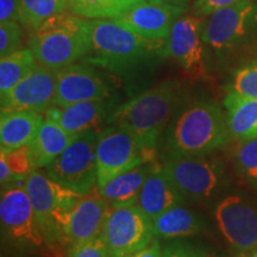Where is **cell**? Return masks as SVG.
<instances>
[{"label":"cell","instance_id":"1","mask_svg":"<svg viewBox=\"0 0 257 257\" xmlns=\"http://www.w3.org/2000/svg\"><path fill=\"white\" fill-rule=\"evenodd\" d=\"M184 96L181 82L163 80L118 106L108 121L133 135L142 146L155 150L157 140L172 123Z\"/></svg>","mask_w":257,"mask_h":257},{"label":"cell","instance_id":"2","mask_svg":"<svg viewBox=\"0 0 257 257\" xmlns=\"http://www.w3.org/2000/svg\"><path fill=\"white\" fill-rule=\"evenodd\" d=\"M88 35L89 49L83 61L114 72L167 57V40L144 37L115 19H88Z\"/></svg>","mask_w":257,"mask_h":257},{"label":"cell","instance_id":"3","mask_svg":"<svg viewBox=\"0 0 257 257\" xmlns=\"http://www.w3.org/2000/svg\"><path fill=\"white\" fill-rule=\"evenodd\" d=\"M231 136L226 114L214 101L198 99L185 106L169 125L170 156H201L217 152Z\"/></svg>","mask_w":257,"mask_h":257},{"label":"cell","instance_id":"4","mask_svg":"<svg viewBox=\"0 0 257 257\" xmlns=\"http://www.w3.org/2000/svg\"><path fill=\"white\" fill-rule=\"evenodd\" d=\"M28 48L41 66L61 70L88 54V19L61 12L31 31Z\"/></svg>","mask_w":257,"mask_h":257},{"label":"cell","instance_id":"5","mask_svg":"<svg viewBox=\"0 0 257 257\" xmlns=\"http://www.w3.org/2000/svg\"><path fill=\"white\" fill-rule=\"evenodd\" d=\"M24 185L49 249H64L70 213L83 194L64 187L38 169L32 170Z\"/></svg>","mask_w":257,"mask_h":257},{"label":"cell","instance_id":"6","mask_svg":"<svg viewBox=\"0 0 257 257\" xmlns=\"http://www.w3.org/2000/svg\"><path fill=\"white\" fill-rule=\"evenodd\" d=\"M257 36V2L244 0L207 16L202 41L218 57H225Z\"/></svg>","mask_w":257,"mask_h":257},{"label":"cell","instance_id":"7","mask_svg":"<svg viewBox=\"0 0 257 257\" xmlns=\"http://www.w3.org/2000/svg\"><path fill=\"white\" fill-rule=\"evenodd\" d=\"M99 133L100 130H88L76 135L64 152L44 168V173L64 187L88 193L96 186Z\"/></svg>","mask_w":257,"mask_h":257},{"label":"cell","instance_id":"8","mask_svg":"<svg viewBox=\"0 0 257 257\" xmlns=\"http://www.w3.org/2000/svg\"><path fill=\"white\" fill-rule=\"evenodd\" d=\"M154 154L123 128L112 125L101 130L96 144V188L144 162H154Z\"/></svg>","mask_w":257,"mask_h":257},{"label":"cell","instance_id":"9","mask_svg":"<svg viewBox=\"0 0 257 257\" xmlns=\"http://www.w3.org/2000/svg\"><path fill=\"white\" fill-rule=\"evenodd\" d=\"M161 167L182 197L189 201L212 198L225 181L223 163L206 155L169 156Z\"/></svg>","mask_w":257,"mask_h":257},{"label":"cell","instance_id":"10","mask_svg":"<svg viewBox=\"0 0 257 257\" xmlns=\"http://www.w3.org/2000/svg\"><path fill=\"white\" fill-rule=\"evenodd\" d=\"M0 220L6 238L17 248L30 251L49 249L24 184L3 189Z\"/></svg>","mask_w":257,"mask_h":257},{"label":"cell","instance_id":"11","mask_svg":"<svg viewBox=\"0 0 257 257\" xmlns=\"http://www.w3.org/2000/svg\"><path fill=\"white\" fill-rule=\"evenodd\" d=\"M110 257H125L146 248L156 238L153 223L137 205L110 207L101 234Z\"/></svg>","mask_w":257,"mask_h":257},{"label":"cell","instance_id":"12","mask_svg":"<svg viewBox=\"0 0 257 257\" xmlns=\"http://www.w3.org/2000/svg\"><path fill=\"white\" fill-rule=\"evenodd\" d=\"M204 23L205 17L182 15L173 24L166 44V56L174 60L185 73L195 79L206 76L202 41Z\"/></svg>","mask_w":257,"mask_h":257},{"label":"cell","instance_id":"13","mask_svg":"<svg viewBox=\"0 0 257 257\" xmlns=\"http://www.w3.org/2000/svg\"><path fill=\"white\" fill-rule=\"evenodd\" d=\"M218 227L226 242L238 253L257 250V212L243 198L229 195L214 210Z\"/></svg>","mask_w":257,"mask_h":257},{"label":"cell","instance_id":"14","mask_svg":"<svg viewBox=\"0 0 257 257\" xmlns=\"http://www.w3.org/2000/svg\"><path fill=\"white\" fill-rule=\"evenodd\" d=\"M110 205L96 186L76 202L66 230V256L100 237Z\"/></svg>","mask_w":257,"mask_h":257},{"label":"cell","instance_id":"15","mask_svg":"<svg viewBox=\"0 0 257 257\" xmlns=\"http://www.w3.org/2000/svg\"><path fill=\"white\" fill-rule=\"evenodd\" d=\"M59 70L41 66L2 96V112L29 110L46 113L54 105Z\"/></svg>","mask_w":257,"mask_h":257},{"label":"cell","instance_id":"16","mask_svg":"<svg viewBox=\"0 0 257 257\" xmlns=\"http://www.w3.org/2000/svg\"><path fill=\"white\" fill-rule=\"evenodd\" d=\"M110 87L92 67L73 63L59 70L53 106H67L82 101L106 100Z\"/></svg>","mask_w":257,"mask_h":257},{"label":"cell","instance_id":"17","mask_svg":"<svg viewBox=\"0 0 257 257\" xmlns=\"http://www.w3.org/2000/svg\"><path fill=\"white\" fill-rule=\"evenodd\" d=\"M185 12L160 0H142L115 21L144 37L167 40L173 24Z\"/></svg>","mask_w":257,"mask_h":257},{"label":"cell","instance_id":"18","mask_svg":"<svg viewBox=\"0 0 257 257\" xmlns=\"http://www.w3.org/2000/svg\"><path fill=\"white\" fill-rule=\"evenodd\" d=\"M44 115L55 120L72 135L98 130V127L110 118L107 99L76 102L67 106H51Z\"/></svg>","mask_w":257,"mask_h":257},{"label":"cell","instance_id":"19","mask_svg":"<svg viewBox=\"0 0 257 257\" xmlns=\"http://www.w3.org/2000/svg\"><path fill=\"white\" fill-rule=\"evenodd\" d=\"M185 201L186 199L165 174L162 167L156 166L144 182L136 205L153 221L163 212L185 204Z\"/></svg>","mask_w":257,"mask_h":257},{"label":"cell","instance_id":"20","mask_svg":"<svg viewBox=\"0 0 257 257\" xmlns=\"http://www.w3.org/2000/svg\"><path fill=\"white\" fill-rule=\"evenodd\" d=\"M44 121L40 112L18 110L2 112L0 148L2 152L30 146Z\"/></svg>","mask_w":257,"mask_h":257},{"label":"cell","instance_id":"21","mask_svg":"<svg viewBox=\"0 0 257 257\" xmlns=\"http://www.w3.org/2000/svg\"><path fill=\"white\" fill-rule=\"evenodd\" d=\"M76 135L69 134L55 120L44 115V121L38 134L29 146V153L34 169H44L60 154L64 152Z\"/></svg>","mask_w":257,"mask_h":257},{"label":"cell","instance_id":"22","mask_svg":"<svg viewBox=\"0 0 257 257\" xmlns=\"http://www.w3.org/2000/svg\"><path fill=\"white\" fill-rule=\"evenodd\" d=\"M156 166V163L154 162H144L111 180L101 188H98L99 192L108 202L110 207L136 205L144 182L147 181Z\"/></svg>","mask_w":257,"mask_h":257},{"label":"cell","instance_id":"23","mask_svg":"<svg viewBox=\"0 0 257 257\" xmlns=\"http://www.w3.org/2000/svg\"><path fill=\"white\" fill-rule=\"evenodd\" d=\"M152 223L154 234L159 239H178L194 236L205 227L200 216L185 207L184 204L163 212Z\"/></svg>","mask_w":257,"mask_h":257},{"label":"cell","instance_id":"24","mask_svg":"<svg viewBox=\"0 0 257 257\" xmlns=\"http://www.w3.org/2000/svg\"><path fill=\"white\" fill-rule=\"evenodd\" d=\"M231 136L237 141L257 137V98L226 92L224 99Z\"/></svg>","mask_w":257,"mask_h":257},{"label":"cell","instance_id":"25","mask_svg":"<svg viewBox=\"0 0 257 257\" xmlns=\"http://www.w3.org/2000/svg\"><path fill=\"white\" fill-rule=\"evenodd\" d=\"M38 67L32 51L22 48L0 59V95H5Z\"/></svg>","mask_w":257,"mask_h":257},{"label":"cell","instance_id":"26","mask_svg":"<svg viewBox=\"0 0 257 257\" xmlns=\"http://www.w3.org/2000/svg\"><path fill=\"white\" fill-rule=\"evenodd\" d=\"M142 0H69L67 11L86 19H117Z\"/></svg>","mask_w":257,"mask_h":257},{"label":"cell","instance_id":"27","mask_svg":"<svg viewBox=\"0 0 257 257\" xmlns=\"http://www.w3.org/2000/svg\"><path fill=\"white\" fill-rule=\"evenodd\" d=\"M69 0H21L18 22L30 31L36 30L44 22L67 11Z\"/></svg>","mask_w":257,"mask_h":257},{"label":"cell","instance_id":"28","mask_svg":"<svg viewBox=\"0 0 257 257\" xmlns=\"http://www.w3.org/2000/svg\"><path fill=\"white\" fill-rule=\"evenodd\" d=\"M226 92L257 98V56L237 67L226 86Z\"/></svg>","mask_w":257,"mask_h":257},{"label":"cell","instance_id":"29","mask_svg":"<svg viewBox=\"0 0 257 257\" xmlns=\"http://www.w3.org/2000/svg\"><path fill=\"white\" fill-rule=\"evenodd\" d=\"M234 162L240 178L257 188V137L240 141L234 153Z\"/></svg>","mask_w":257,"mask_h":257},{"label":"cell","instance_id":"30","mask_svg":"<svg viewBox=\"0 0 257 257\" xmlns=\"http://www.w3.org/2000/svg\"><path fill=\"white\" fill-rule=\"evenodd\" d=\"M0 157H3L5 162L8 163L15 181H25V179L34 170L30 153H29V146L18 148L15 150H9V152H2Z\"/></svg>","mask_w":257,"mask_h":257},{"label":"cell","instance_id":"31","mask_svg":"<svg viewBox=\"0 0 257 257\" xmlns=\"http://www.w3.org/2000/svg\"><path fill=\"white\" fill-rule=\"evenodd\" d=\"M22 29L17 21H8L0 23V57L22 49Z\"/></svg>","mask_w":257,"mask_h":257},{"label":"cell","instance_id":"32","mask_svg":"<svg viewBox=\"0 0 257 257\" xmlns=\"http://www.w3.org/2000/svg\"><path fill=\"white\" fill-rule=\"evenodd\" d=\"M163 257H212L205 250L182 240H173L163 246Z\"/></svg>","mask_w":257,"mask_h":257},{"label":"cell","instance_id":"33","mask_svg":"<svg viewBox=\"0 0 257 257\" xmlns=\"http://www.w3.org/2000/svg\"><path fill=\"white\" fill-rule=\"evenodd\" d=\"M244 0H195L192 5V14L199 17H207L218 10L229 8Z\"/></svg>","mask_w":257,"mask_h":257},{"label":"cell","instance_id":"34","mask_svg":"<svg viewBox=\"0 0 257 257\" xmlns=\"http://www.w3.org/2000/svg\"><path fill=\"white\" fill-rule=\"evenodd\" d=\"M67 257H110L101 237H98Z\"/></svg>","mask_w":257,"mask_h":257},{"label":"cell","instance_id":"35","mask_svg":"<svg viewBox=\"0 0 257 257\" xmlns=\"http://www.w3.org/2000/svg\"><path fill=\"white\" fill-rule=\"evenodd\" d=\"M21 10V0H0V23L17 21Z\"/></svg>","mask_w":257,"mask_h":257},{"label":"cell","instance_id":"36","mask_svg":"<svg viewBox=\"0 0 257 257\" xmlns=\"http://www.w3.org/2000/svg\"><path fill=\"white\" fill-rule=\"evenodd\" d=\"M125 257H163V248L161 245L159 238H155L146 248L130 253V255Z\"/></svg>","mask_w":257,"mask_h":257},{"label":"cell","instance_id":"37","mask_svg":"<svg viewBox=\"0 0 257 257\" xmlns=\"http://www.w3.org/2000/svg\"><path fill=\"white\" fill-rule=\"evenodd\" d=\"M160 2L166 3V4L176 6V8L184 9L187 11L189 8V0H160Z\"/></svg>","mask_w":257,"mask_h":257},{"label":"cell","instance_id":"38","mask_svg":"<svg viewBox=\"0 0 257 257\" xmlns=\"http://www.w3.org/2000/svg\"><path fill=\"white\" fill-rule=\"evenodd\" d=\"M250 257H257V250H255V251L250 253Z\"/></svg>","mask_w":257,"mask_h":257}]
</instances>
